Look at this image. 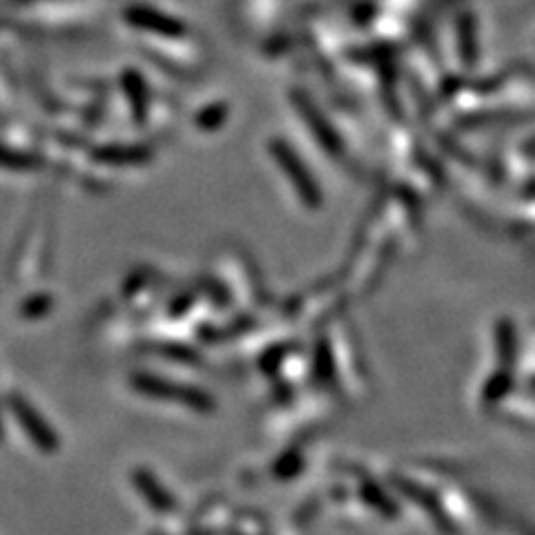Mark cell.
<instances>
[{
  "mask_svg": "<svg viewBox=\"0 0 535 535\" xmlns=\"http://www.w3.org/2000/svg\"><path fill=\"white\" fill-rule=\"evenodd\" d=\"M12 406H14L16 422H21L27 440H32L38 451H43L47 455L56 453L58 451V437H56V433H52V428L45 424L43 417L38 415L34 408L23 400V397H16Z\"/></svg>",
  "mask_w": 535,
  "mask_h": 535,
  "instance_id": "6da1fadb",
  "label": "cell"
}]
</instances>
